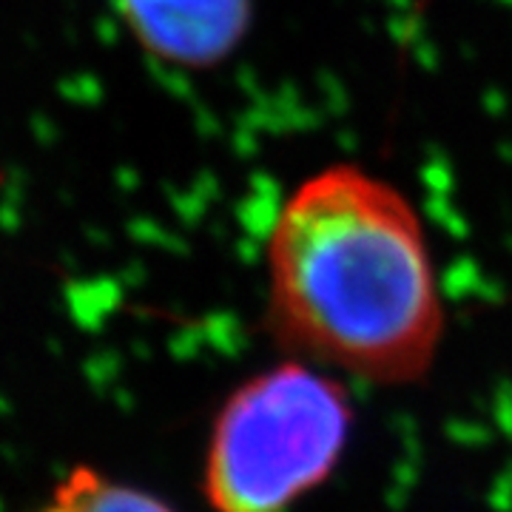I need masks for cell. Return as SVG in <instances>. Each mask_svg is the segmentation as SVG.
I'll return each instance as SVG.
<instances>
[{
  "label": "cell",
  "mask_w": 512,
  "mask_h": 512,
  "mask_svg": "<svg viewBox=\"0 0 512 512\" xmlns=\"http://www.w3.org/2000/svg\"><path fill=\"white\" fill-rule=\"evenodd\" d=\"M265 322L293 359L370 387H416L447 313L419 211L350 163L308 177L268 237Z\"/></svg>",
  "instance_id": "1"
},
{
  "label": "cell",
  "mask_w": 512,
  "mask_h": 512,
  "mask_svg": "<svg viewBox=\"0 0 512 512\" xmlns=\"http://www.w3.org/2000/svg\"><path fill=\"white\" fill-rule=\"evenodd\" d=\"M356 404L345 379L282 359L256 370L217 407L200 493L211 512H293L348 456Z\"/></svg>",
  "instance_id": "2"
},
{
  "label": "cell",
  "mask_w": 512,
  "mask_h": 512,
  "mask_svg": "<svg viewBox=\"0 0 512 512\" xmlns=\"http://www.w3.org/2000/svg\"><path fill=\"white\" fill-rule=\"evenodd\" d=\"M131 37L151 57L211 69L231 57L254 18V0H114Z\"/></svg>",
  "instance_id": "3"
},
{
  "label": "cell",
  "mask_w": 512,
  "mask_h": 512,
  "mask_svg": "<svg viewBox=\"0 0 512 512\" xmlns=\"http://www.w3.org/2000/svg\"><path fill=\"white\" fill-rule=\"evenodd\" d=\"M32 512H180L168 498L114 478L94 464H77Z\"/></svg>",
  "instance_id": "4"
}]
</instances>
